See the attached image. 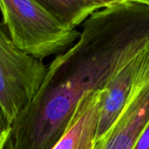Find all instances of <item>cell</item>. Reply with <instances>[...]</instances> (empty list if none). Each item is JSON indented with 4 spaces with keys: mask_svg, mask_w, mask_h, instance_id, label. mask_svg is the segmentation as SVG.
Wrapping results in <instances>:
<instances>
[{
    "mask_svg": "<svg viewBox=\"0 0 149 149\" xmlns=\"http://www.w3.org/2000/svg\"><path fill=\"white\" fill-rule=\"evenodd\" d=\"M149 46V4L124 1L91 14L79 40L57 55L31 101L11 123L10 149H52L81 98L103 90Z\"/></svg>",
    "mask_w": 149,
    "mask_h": 149,
    "instance_id": "1",
    "label": "cell"
},
{
    "mask_svg": "<svg viewBox=\"0 0 149 149\" xmlns=\"http://www.w3.org/2000/svg\"><path fill=\"white\" fill-rule=\"evenodd\" d=\"M0 11L2 24L12 42L39 60L65 52L80 35L38 0H0Z\"/></svg>",
    "mask_w": 149,
    "mask_h": 149,
    "instance_id": "2",
    "label": "cell"
},
{
    "mask_svg": "<svg viewBox=\"0 0 149 149\" xmlns=\"http://www.w3.org/2000/svg\"><path fill=\"white\" fill-rule=\"evenodd\" d=\"M46 72L42 60L19 49L0 22V107L10 126L31 101Z\"/></svg>",
    "mask_w": 149,
    "mask_h": 149,
    "instance_id": "3",
    "label": "cell"
},
{
    "mask_svg": "<svg viewBox=\"0 0 149 149\" xmlns=\"http://www.w3.org/2000/svg\"><path fill=\"white\" fill-rule=\"evenodd\" d=\"M149 63V46L129 61L104 90L100 105L96 146L118 120Z\"/></svg>",
    "mask_w": 149,
    "mask_h": 149,
    "instance_id": "4",
    "label": "cell"
},
{
    "mask_svg": "<svg viewBox=\"0 0 149 149\" xmlns=\"http://www.w3.org/2000/svg\"><path fill=\"white\" fill-rule=\"evenodd\" d=\"M149 126V63L126 108L96 149H133Z\"/></svg>",
    "mask_w": 149,
    "mask_h": 149,
    "instance_id": "5",
    "label": "cell"
},
{
    "mask_svg": "<svg viewBox=\"0 0 149 149\" xmlns=\"http://www.w3.org/2000/svg\"><path fill=\"white\" fill-rule=\"evenodd\" d=\"M103 90L86 94L76 106L62 136L52 149H96Z\"/></svg>",
    "mask_w": 149,
    "mask_h": 149,
    "instance_id": "6",
    "label": "cell"
},
{
    "mask_svg": "<svg viewBox=\"0 0 149 149\" xmlns=\"http://www.w3.org/2000/svg\"><path fill=\"white\" fill-rule=\"evenodd\" d=\"M64 25L76 28L100 10L87 0H38Z\"/></svg>",
    "mask_w": 149,
    "mask_h": 149,
    "instance_id": "7",
    "label": "cell"
},
{
    "mask_svg": "<svg viewBox=\"0 0 149 149\" xmlns=\"http://www.w3.org/2000/svg\"><path fill=\"white\" fill-rule=\"evenodd\" d=\"M11 126L0 108V149H5L10 136Z\"/></svg>",
    "mask_w": 149,
    "mask_h": 149,
    "instance_id": "8",
    "label": "cell"
},
{
    "mask_svg": "<svg viewBox=\"0 0 149 149\" xmlns=\"http://www.w3.org/2000/svg\"><path fill=\"white\" fill-rule=\"evenodd\" d=\"M133 149H149V126L143 132Z\"/></svg>",
    "mask_w": 149,
    "mask_h": 149,
    "instance_id": "9",
    "label": "cell"
},
{
    "mask_svg": "<svg viewBox=\"0 0 149 149\" xmlns=\"http://www.w3.org/2000/svg\"><path fill=\"white\" fill-rule=\"evenodd\" d=\"M91 3H93L98 9H102L120 2H124V1H130V0H87Z\"/></svg>",
    "mask_w": 149,
    "mask_h": 149,
    "instance_id": "10",
    "label": "cell"
},
{
    "mask_svg": "<svg viewBox=\"0 0 149 149\" xmlns=\"http://www.w3.org/2000/svg\"><path fill=\"white\" fill-rule=\"evenodd\" d=\"M130 1H134V2H138V3H142V4H149V0H130Z\"/></svg>",
    "mask_w": 149,
    "mask_h": 149,
    "instance_id": "11",
    "label": "cell"
},
{
    "mask_svg": "<svg viewBox=\"0 0 149 149\" xmlns=\"http://www.w3.org/2000/svg\"><path fill=\"white\" fill-rule=\"evenodd\" d=\"M5 149H10V145H9V143H7V145H6V148H5Z\"/></svg>",
    "mask_w": 149,
    "mask_h": 149,
    "instance_id": "12",
    "label": "cell"
},
{
    "mask_svg": "<svg viewBox=\"0 0 149 149\" xmlns=\"http://www.w3.org/2000/svg\"><path fill=\"white\" fill-rule=\"evenodd\" d=\"M0 108H1V107H0Z\"/></svg>",
    "mask_w": 149,
    "mask_h": 149,
    "instance_id": "13",
    "label": "cell"
}]
</instances>
